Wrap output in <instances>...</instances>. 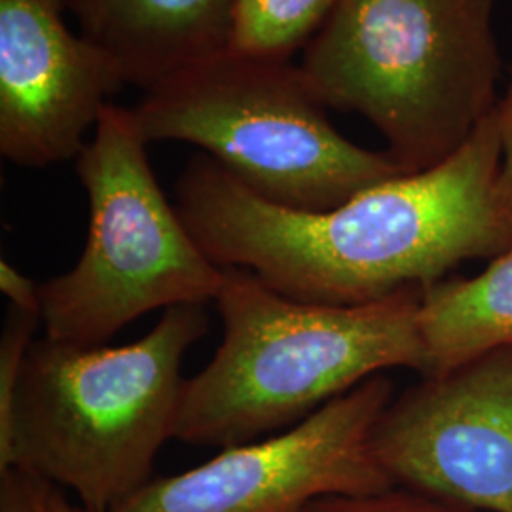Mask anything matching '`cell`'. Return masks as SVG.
<instances>
[{"label": "cell", "mask_w": 512, "mask_h": 512, "mask_svg": "<svg viewBox=\"0 0 512 512\" xmlns=\"http://www.w3.org/2000/svg\"><path fill=\"white\" fill-rule=\"evenodd\" d=\"M393 399L391 380L376 374L287 431L152 478L110 512H302L329 495L385 492L395 484L370 437Z\"/></svg>", "instance_id": "7"}, {"label": "cell", "mask_w": 512, "mask_h": 512, "mask_svg": "<svg viewBox=\"0 0 512 512\" xmlns=\"http://www.w3.org/2000/svg\"><path fill=\"white\" fill-rule=\"evenodd\" d=\"M420 334L423 378L512 344V247L476 277L421 289Z\"/></svg>", "instance_id": "11"}, {"label": "cell", "mask_w": 512, "mask_h": 512, "mask_svg": "<svg viewBox=\"0 0 512 512\" xmlns=\"http://www.w3.org/2000/svg\"><path fill=\"white\" fill-rule=\"evenodd\" d=\"M48 480L10 467L0 471V512L48 511Z\"/></svg>", "instance_id": "15"}, {"label": "cell", "mask_w": 512, "mask_h": 512, "mask_svg": "<svg viewBox=\"0 0 512 512\" xmlns=\"http://www.w3.org/2000/svg\"><path fill=\"white\" fill-rule=\"evenodd\" d=\"M40 323V313L8 306L0 334V461L6 459L12 446L19 380Z\"/></svg>", "instance_id": "13"}, {"label": "cell", "mask_w": 512, "mask_h": 512, "mask_svg": "<svg viewBox=\"0 0 512 512\" xmlns=\"http://www.w3.org/2000/svg\"><path fill=\"white\" fill-rule=\"evenodd\" d=\"M338 0H238L232 48L293 59L310 42Z\"/></svg>", "instance_id": "12"}, {"label": "cell", "mask_w": 512, "mask_h": 512, "mask_svg": "<svg viewBox=\"0 0 512 512\" xmlns=\"http://www.w3.org/2000/svg\"><path fill=\"white\" fill-rule=\"evenodd\" d=\"M497 0H338L302 50L327 109L357 112L404 173L442 164L497 107Z\"/></svg>", "instance_id": "3"}, {"label": "cell", "mask_w": 512, "mask_h": 512, "mask_svg": "<svg viewBox=\"0 0 512 512\" xmlns=\"http://www.w3.org/2000/svg\"><path fill=\"white\" fill-rule=\"evenodd\" d=\"M501 145L495 110L442 164L370 186L311 213L256 196L205 152L175 184V207L219 268H241L283 296L361 306L425 289L459 264L512 247L497 198Z\"/></svg>", "instance_id": "1"}, {"label": "cell", "mask_w": 512, "mask_h": 512, "mask_svg": "<svg viewBox=\"0 0 512 512\" xmlns=\"http://www.w3.org/2000/svg\"><path fill=\"white\" fill-rule=\"evenodd\" d=\"M215 306L224 336L209 365L184 380L175 439L230 448L306 420L387 368L423 370L421 289L361 306H321L222 268Z\"/></svg>", "instance_id": "2"}, {"label": "cell", "mask_w": 512, "mask_h": 512, "mask_svg": "<svg viewBox=\"0 0 512 512\" xmlns=\"http://www.w3.org/2000/svg\"><path fill=\"white\" fill-rule=\"evenodd\" d=\"M207 330L203 306H175L128 346L35 340L0 471L18 467L71 490L88 511H112L152 480L175 439L184 355Z\"/></svg>", "instance_id": "4"}, {"label": "cell", "mask_w": 512, "mask_h": 512, "mask_svg": "<svg viewBox=\"0 0 512 512\" xmlns=\"http://www.w3.org/2000/svg\"><path fill=\"white\" fill-rule=\"evenodd\" d=\"M80 35L145 92L232 46L236 0H63Z\"/></svg>", "instance_id": "10"}, {"label": "cell", "mask_w": 512, "mask_h": 512, "mask_svg": "<svg viewBox=\"0 0 512 512\" xmlns=\"http://www.w3.org/2000/svg\"><path fill=\"white\" fill-rule=\"evenodd\" d=\"M63 12V0H0V154L19 167L78 158L110 97L128 84Z\"/></svg>", "instance_id": "9"}, {"label": "cell", "mask_w": 512, "mask_h": 512, "mask_svg": "<svg viewBox=\"0 0 512 512\" xmlns=\"http://www.w3.org/2000/svg\"><path fill=\"white\" fill-rule=\"evenodd\" d=\"M46 503H48V511L50 512H92L84 507H76L71 505L67 501V497L63 494V490L55 484H50V490H48V497H46Z\"/></svg>", "instance_id": "18"}, {"label": "cell", "mask_w": 512, "mask_h": 512, "mask_svg": "<svg viewBox=\"0 0 512 512\" xmlns=\"http://www.w3.org/2000/svg\"><path fill=\"white\" fill-rule=\"evenodd\" d=\"M495 120L501 145V162L497 173V198L512 217V73L511 82L495 107Z\"/></svg>", "instance_id": "16"}, {"label": "cell", "mask_w": 512, "mask_h": 512, "mask_svg": "<svg viewBox=\"0 0 512 512\" xmlns=\"http://www.w3.org/2000/svg\"><path fill=\"white\" fill-rule=\"evenodd\" d=\"M148 143L202 148L266 202L321 213L406 175L330 124L293 59L236 48L203 57L145 92L133 109Z\"/></svg>", "instance_id": "5"}, {"label": "cell", "mask_w": 512, "mask_h": 512, "mask_svg": "<svg viewBox=\"0 0 512 512\" xmlns=\"http://www.w3.org/2000/svg\"><path fill=\"white\" fill-rule=\"evenodd\" d=\"M0 291L8 298L10 306L42 315L40 285L21 274L6 258L0 260Z\"/></svg>", "instance_id": "17"}, {"label": "cell", "mask_w": 512, "mask_h": 512, "mask_svg": "<svg viewBox=\"0 0 512 512\" xmlns=\"http://www.w3.org/2000/svg\"><path fill=\"white\" fill-rule=\"evenodd\" d=\"M236 2H238V0H236Z\"/></svg>", "instance_id": "19"}, {"label": "cell", "mask_w": 512, "mask_h": 512, "mask_svg": "<svg viewBox=\"0 0 512 512\" xmlns=\"http://www.w3.org/2000/svg\"><path fill=\"white\" fill-rule=\"evenodd\" d=\"M372 452L395 486L476 512H512V344L393 399Z\"/></svg>", "instance_id": "8"}, {"label": "cell", "mask_w": 512, "mask_h": 512, "mask_svg": "<svg viewBox=\"0 0 512 512\" xmlns=\"http://www.w3.org/2000/svg\"><path fill=\"white\" fill-rule=\"evenodd\" d=\"M302 512H476L418 494L401 486L365 495H329L315 499Z\"/></svg>", "instance_id": "14"}, {"label": "cell", "mask_w": 512, "mask_h": 512, "mask_svg": "<svg viewBox=\"0 0 512 512\" xmlns=\"http://www.w3.org/2000/svg\"><path fill=\"white\" fill-rule=\"evenodd\" d=\"M147 147L133 109L109 103L76 165L86 245L73 270L40 283L48 338L97 348L150 311L215 302L224 270L165 198Z\"/></svg>", "instance_id": "6"}]
</instances>
